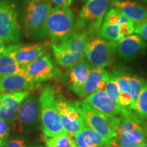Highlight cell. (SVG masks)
Masks as SVG:
<instances>
[{"mask_svg": "<svg viewBox=\"0 0 147 147\" xmlns=\"http://www.w3.org/2000/svg\"><path fill=\"white\" fill-rule=\"evenodd\" d=\"M56 92L53 86L43 88L39 97L41 128L46 137L66 134L56 106Z\"/></svg>", "mask_w": 147, "mask_h": 147, "instance_id": "obj_1", "label": "cell"}, {"mask_svg": "<svg viewBox=\"0 0 147 147\" xmlns=\"http://www.w3.org/2000/svg\"><path fill=\"white\" fill-rule=\"evenodd\" d=\"M5 142H6V141H4L3 140L0 139V147H5Z\"/></svg>", "mask_w": 147, "mask_h": 147, "instance_id": "obj_33", "label": "cell"}, {"mask_svg": "<svg viewBox=\"0 0 147 147\" xmlns=\"http://www.w3.org/2000/svg\"><path fill=\"white\" fill-rule=\"evenodd\" d=\"M139 147H147V144H146V143L144 142V143H142V144H140Z\"/></svg>", "mask_w": 147, "mask_h": 147, "instance_id": "obj_34", "label": "cell"}, {"mask_svg": "<svg viewBox=\"0 0 147 147\" xmlns=\"http://www.w3.org/2000/svg\"><path fill=\"white\" fill-rule=\"evenodd\" d=\"M37 147H43V146H37Z\"/></svg>", "mask_w": 147, "mask_h": 147, "instance_id": "obj_41", "label": "cell"}, {"mask_svg": "<svg viewBox=\"0 0 147 147\" xmlns=\"http://www.w3.org/2000/svg\"><path fill=\"white\" fill-rule=\"evenodd\" d=\"M147 48V44L138 35H129L117 42L116 50L121 57L134 59Z\"/></svg>", "mask_w": 147, "mask_h": 147, "instance_id": "obj_15", "label": "cell"}, {"mask_svg": "<svg viewBox=\"0 0 147 147\" xmlns=\"http://www.w3.org/2000/svg\"><path fill=\"white\" fill-rule=\"evenodd\" d=\"M5 49L19 65L24 67L43 56L46 47L44 44L13 45L5 47Z\"/></svg>", "mask_w": 147, "mask_h": 147, "instance_id": "obj_12", "label": "cell"}, {"mask_svg": "<svg viewBox=\"0 0 147 147\" xmlns=\"http://www.w3.org/2000/svg\"><path fill=\"white\" fill-rule=\"evenodd\" d=\"M104 91L115 102H118L119 90L113 73L108 71Z\"/></svg>", "mask_w": 147, "mask_h": 147, "instance_id": "obj_26", "label": "cell"}, {"mask_svg": "<svg viewBox=\"0 0 147 147\" xmlns=\"http://www.w3.org/2000/svg\"><path fill=\"white\" fill-rule=\"evenodd\" d=\"M91 68L84 59L70 67L67 77V84L69 89L74 91L80 87L85 82Z\"/></svg>", "mask_w": 147, "mask_h": 147, "instance_id": "obj_20", "label": "cell"}, {"mask_svg": "<svg viewBox=\"0 0 147 147\" xmlns=\"http://www.w3.org/2000/svg\"><path fill=\"white\" fill-rule=\"evenodd\" d=\"M45 142L47 147H76L73 137L67 134L54 137H47Z\"/></svg>", "mask_w": 147, "mask_h": 147, "instance_id": "obj_24", "label": "cell"}, {"mask_svg": "<svg viewBox=\"0 0 147 147\" xmlns=\"http://www.w3.org/2000/svg\"><path fill=\"white\" fill-rule=\"evenodd\" d=\"M116 138V144H118L119 147H139L140 146L139 144L128 140L123 134H117Z\"/></svg>", "mask_w": 147, "mask_h": 147, "instance_id": "obj_27", "label": "cell"}, {"mask_svg": "<svg viewBox=\"0 0 147 147\" xmlns=\"http://www.w3.org/2000/svg\"><path fill=\"white\" fill-rule=\"evenodd\" d=\"M5 147H29L27 141L23 138H15L6 140Z\"/></svg>", "mask_w": 147, "mask_h": 147, "instance_id": "obj_30", "label": "cell"}, {"mask_svg": "<svg viewBox=\"0 0 147 147\" xmlns=\"http://www.w3.org/2000/svg\"><path fill=\"white\" fill-rule=\"evenodd\" d=\"M23 68L25 76L29 81L37 83L54 78L57 74V70L50 55H43Z\"/></svg>", "mask_w": 147, "mask_h": 147, "instance_id": "obj_10", "label": "cell"}, {"mask_svg": "<svg viewBox=\"0 0 147 147\" xmlns=\"http://www.w3.org/2000/svg\"><path fill=\"white\" fill-rule=\"evenodd\" d=\"M74 105L80 113L87 127L106 138L115 139L117 137L121 117L108 116L101 113L90 107L83 101H76Z\"/></svg>", "mask_w": 147, "mask_h": 147, "instance_id": "obj_2", "label": "cell"}, {"mask_svg": "<svg viewBox=\"0 0 147 147\" xmlns=\"http://www.w3.org/2000/svg\"><path fill=\"white\" fill-rule=\"evenodd\" d=\"M117 41L95 38L88 45L84 58L92 68H104L110 65L114 59Z\"/></svg>", "mask_w": 147, "mask_h": 147, "instance_id": "obj_8", "label": "cell"}, {"mask_svg": "<svg viewBox=\"0 0 147 147\" xmlns=\"http://www.w3.org/2000/svg\"><path fill=\"white\" fill-rule=\"evenodd\" d=\"M1 97H2V95L0 94V102H1Z\"/></svg>", "mask_w": 147, "mask_h": 147, "instance_id": "obj_38", "label": "cell"}, {"mask_svg": "<svg viewBox=\"0 0 147 147\" xmlns=\"http://www.w3.org/2000/svg\"><path fill=\"white\" fill-rule=\"evenodd\" d=\"M108 71L104 68H91L85 82L74 92L84 99L95 91H104Z\"/></svg>", "mask_w": 147, "mask_h": 147, "instance_id": "obj_13", "label": "cell"}, {"mask_svg": "<svg viewBox=\"0 0 147 147\" xmlns=\"http://www.w3.org/2000/svg\"><path fill=\"white\" fill-rule=\"evenodd\" d=\"M73 12L65 5H57L51 9L47 21L48 36L55 43L66 38L75 27Z\"/></svg>", "mask_w": 147, "mask_h": 147, "instance_id": "obj_6", "label": "cell"}, {"mask_svg": "<svg viewBox=\"0 0 147 147\" xmlns=\"http://www.w3.org/2000/svg\"><path fill=\"white\" fill-rule=\"evenodd\" d=\"M30 93L29 91H24L3 95L0 102V118L10 123Z\"/></svg>", "mask_w": 147, "mask_h": 147, "instance_id": "obj_14", "label": "cell"}, {"mask_svg": "<svg viewBox=\"0 0 147 147\" xmlns=\"http://www.w3.org/2000/svg\"><path fill=\"white\" fill-rule=\"evenodd\" d=\"M34 1H40V0H34Z\"/></svg>", "mask_w": 147, "mask_h": 147, "instance_id": "obj_40", "label": "cell"}, {"mask_svg": "<svg viewBox=\"0 0 147 147\" xmlns=\"http://www.w3.org/2000/svg\"><path fill=\"white\" fill-rule=\"evenodd\" d=\"M141 1H142L143 2L145 3V4L147 5V0H141Z\"/></svg>", "mask_w": 147, "mask_h": 147, "instance_id": "obj_36", "label": "cell"}, {"mask_svg": "<svg viewBox=\"0 0 147 147\" xmlns=\"http://www.w3.org/2000/svg\"><path fill=\"white\" fill-rule=\"evenodd\" d=\"M74 138L76 147H100L116 144L115 139L106 138L87 125Z\"/></svg>", "mask_w": 147, "mask_h": 147, "instance_id": "obj_19", "label": "cell"}, {"mask_svg": "<svg viewBox=\"0 0 147 147\" xmlns=\"http://www.w3.org/2000/svg\"><path fill=\"white\" fill-rule=\"evenodd\" d=\"M55 101L64 130L74 138L86 125L81 115L74 104L65 97L57 96Z\"/></svg>", "mask_w": 147, "mask_h": 147, "instance_id": "obj_9", "label": "cell"}, {"mask_svg": "<svg viewBox=\"0 0 147 147\" xmlns=\"http://www.w3.org/2000/svg\"><path fill=\"white\" fill-rule=\"evenodd\" d=\"M13 74H21L25 76V70L14 59L6 49L0 55V76Z\"/></svg>", "mask_w": 147, "mask_h": 147, "instance_id": "obj_22", "label": "cell"}, {"mask_svg": "<svg viewBox=\"0 0 147 147\" xmlns=\"http://www.w3.org/2000/svg\"><path fill=\"white\" fill-rule=\"evenodd\" d=\"M5 47L4 44H3V42L2 40H0V55L2 54L3 51H5Z\"/></svg>", "mask_w": 147, "mask_h": 147, "instance_id": "obj_32", "label": "cell"}, {"mask_svg": "<svg viewBox=\"0 0 147 147\" xmlns=\"http://www.w3.org/2000/svg\"><path fill=\"white\" fill-rule=\"evenodd\" d=\"M112 5L133 22L134 25L147 19V8L131 0H113Z\"/></svg>", "mask_w": 147, "mask_h": 147, "instance_id": "obj_18", "label": "cell"}, {"mask_svg": "<svg viewBox=\"0 0 147 147\" xmlns=\"http://www.w3.org/2000/svg\"><path fill=\"white\" fill-rule=\"evenodd\" d=\"M92 37L85 30L74 27V30L66 38L58 43H54L61 49L71 52L85 54Z\"/></svg>", "mask_w": 147, "mask_h": 147, "instance_id": "obj_16", "label": "cell"}, {"mask_svg": "<svg viewBox=\"0 0 147 147\" xmlns=\"http://www.w3.org/2000/svg\"><path fill=\"white\" fill-rule=\"evenodd\" d=\"M100 147H113V146H112V145H104V146H102Z\"/></svg>", "mask_w": 147, "mask_h": 147, "instance_id": "obj_35", "label": "cell"}, {"mask_svg": "<svg viewBox=\"0 0 147 147\" xmlns=\"http://www.w3.org/2000/svg\"><path fill=\"white\" fill-rule=\"evenodd\" d=\"M100 32L103 39L108 41H119L123 38L120 34L119 25H111L103 22Z\"/></svg>", "mask_w": 147, "mask_h": 147, "instance_id": "obj_25", "label": "cell"}, {"mask_svg": "<svg viewBox=\"0 0 147 147\" xmlns=\"http://www.w3.org/2000/svg\"><path fill=\"white\" fill-rule=\"evenodd\" d=\"M88 1H89V0H88Z\"/></svg>", "mask_w": 147, "mask_h": 147, "instance_id": "obj_43", "label": "cell"}, {"mask_svg": "<svg viewBox=\"0 0 147 147\" xmlns=\"http://www.w3.org/2000/svg\"><path fill=\"white\" fill-rule=\"evenodd\" d=\"M10 133V127L6 121L0 118V139L6 141Z\"/></svg>", "mask_w": 147, "mask_h": 147, "instance_id": "obj_29", "label": "cell"}, {"mask_svg": "<svg viewBox=\"0 0 147 147\" xmlns=\"http://www.w3.org/2000/svg\"><path fill=\"white\" fill-rule=\"evenodd\" d=\"M134 112L142 119L147 120V81L144 80L136 102Z\"/></svg>", "mask_w": 147, "mask_h": 147, "instance_id": "obj_23", "label": "cell"}, {"mask_svg": "<svg viewBox=\"0 0 147 147\" xmlns=\"http://www.w3.org/2000/svg\"><path fill=\"white\" fill-rule=\"evenodd\" d=\"M72 1H73V0H68V1L70 3H71V2H72Z\"/></svg>", "mask_w": 147, "mask_h": 147, "instance_id": "obj_37", "label": "cell"}, {"mask_svg": "<svg viewBox=\"0 0 147 147\" xmlns=\"http://www.w3.org/2000/svg\"><path fill=\"white\" fill-rule=\"evenodd\" d=\"M40 84L29 81L26 77L21 74L0 76V94L14 92L31 91L40 87Z\"/></svg>", "mask_w": 147, "mask_h": 147, "instance_id": "obj_17", "label": "cell"}, {"mask_svg": "<svg viewBox=\"0 0 147 147\" xmlns=\"http://www.w3.org/2000/svg\"><path fill=\"white\" fill-rule=\"evenodd\" d=\"M134 33L147 42V19L142 23L134 25Z\"/></svg>", "mask_w": 147, "mask_h": 147, "instance_id": "obj_28", "label": "cell"}, {"mask_svg": "<svg viewBox=\"0 0 147 147\" xmlns=\"http://www.w3.org/2000/svg\"><path fill=\"white\" fill-rule=\"evenodd\" d=\"M113 0H89L82 8L75 27L84 29L91 37L100 32L102 21Z\"/></svg>", "mask_w": 147, "mask_h": 147, "instance_id": "obj_5", "label": "cell"}, {"mask_svg": "<svg viewBox=\"0 0 147 147\" xmlns=\"http://www.w3.org/2000/svg\"><path fill=\"white\" fill-rule=\"evenodd\" d=\"M116 147H119V146H118V145H117V146H116Z\"/></svg>", "mask_w": 147, "mask_h": 147, "instance_id": "obj_42", "label": "cell"}, {"mask_svg": "<svg viewBox=\"0 0 147 147\" xmlns=\"http://www.w3.org/2000/svg\"><path fill=\"white\" fill-rule=\"evenodd\" d=\"M52 1L57 5H65V6H69L71 4L69 2L68 0H52Z\"/></svg>", "mask_w": 147, "mask_h": 147, "instance_id": "obj_31", "label": "cell"}, {"mask_svg": "<svg viewBox=\"0 0 147 147\" xmlns=\"http://www.w3.org/2000/svg\"><path fill=\"white\" fill-rule=\"evenodd\" d=\"M21 39V27L15 5L9 0H0V40L8 43H16Z\"/></svg>", "mask_w": 147, "mask_h": 147, "instance_id": "obj_7", "label": "cell"}, {"mask_svg": "<svg viewBox=\"0 0 147 147\" xmlns=\"http://www.w3.org/2000/svg\"><path fill=\"white\" fill-rule=\"evenodd\" d=\"M145 143H146V144H147V138H146V140H145Z\"/></svg>", "mask_w": 147, "mask_h": 147, "instance_id": "obj_39", "label": "cell"}, {"mask_svg": "<svg viewBox=\"0 0 147 147\" xmlns=\"http://www.w3.org/2000/svg\"><path fill=\"white\" fill-rule=\"evenodd\" d=\"M40 119L39 100L36 95L30 93L9 123L10 131L19 134L32 132L39 124Z\"/></svg>", "mask_w": 147, "mask_h": 147, "instance_id": "obj_4", "label": "cell"}, {"mask_svg": "<svg viewBox=\"0 0 147 147\" xmlns=\"http://www.w3.org/2000/svg\"><path fill=\"white\" fill-rule=\"evenodd\" d=\"M83 102L97 111L108 116L121 117L126 109L114 101L105 91L93 92L84 98Z\"/></svg>", "mask_w": 147, "mask_h": 147, "instance_id": "obj_11", "label": "cell"}, {"mask_svg": "<svg viewBox=\"0 0 147 147\" xmlns=\"http://www.w3.org/2000/svg\"><path fill=\"white\" fill-rule=\"evenodd\" d=\"M52 49L57 62L63 68H70L84 59V54L74 53L66 49H61L55 44L52 45Z\"/></svg>", "mask_w": 147, "mask_h": 147, "instance_id": "obj_21", "label": "cell"}, {"mask_svg": "<svg viewBox=\"0 0 147 147\" xmlns=\"http://www.w3.org/2000/svg\"><path fill=\"white\" fill-rule=\"evenodd\" d=\"M51 9V3L48 2L32 1L29 3L25 21V32L27 38L38 40L48 36L47 21Z\"/></svg>", "mask_w": 147, "mask_h": 147, "instance_id": "obj_3", "label": "cell"}]
</instances>
